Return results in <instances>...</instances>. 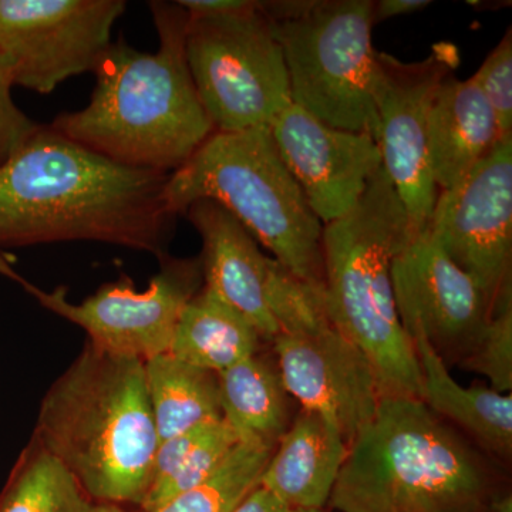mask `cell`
<instances>
[{
	"label": "cell",
	"mask_w": 512,
	"mask_h": 512,
	"mask_svg": "<svg viewBox=\"0 0 512 512\" xmlns=\"http://www.w3.org/2000/svg\"><path fill=\"white\" fill-rule=\"evenodd\" d=\"M168 175L124 167L42 126L0 167V248L90 241L167 255Z\"/></svg>",
	"instance_id": "cell-1"
},
{
	"label": "cell",
	"mask_w": 512,
	"mask_h": 512,
	"mask_svg": "<svg viewBox=\"0 0 512 512\" xmlns=\"http://www.w3.org/2000/svg\"><path fill=\"white\" fill-rule=\"evenodd\" d=\"M148 8L158 35L156 52H140L123 37L111 42L94 67L89 104L50 126L124 167L171 174L215 130L188 69L187 10L165 0L148 2Z\"/></svg>",
	"instance_id": "cell-2"
},
{
	"label": "cell",
	"mask_w": 512,
	"mask_h": 512,
	"mask_svg": "<svg viewBox=\"0 0 512 512\" xmlns=\"http://www.w3.org/2000/svg\"><path fill=\"white\" fill-rule=\"evenodd\" d=\"M500 463L423 400L383 397L349 444L330 495L339 512H490Z\"/></svg>",
	"instance_id": "cell-3"
},
{
	"label": "cell",
	"mask_w": 512,
	"mask_h": 512,
	"mask_svg": "<svg viewBox=\"0 0 512 512\" xmlns=\"http://www.w3.org/2000/svg\"><path fill=\"white\" fill-rule=\"evenodd\" d=\"M32 439L94 503L140 507L158 447L143 360L86 342L43 397Z\"/></svg>",
	"instance_id": "cell-4"
},
{
	"label": "cell",
	"mask_w": 512,
	"mask_h": 512,
	"mask_svg": "<svg viewBox=\"0 0 512 512\" xmlns=\"http://www.w3.org/2000/svg\"><path fill=\"white\" fill-rule=\"evenodd\" d=\"M414 237L384 168L355 208L323 225V293L332 325L365 353L383 397L423 400V377L394 302V258Z\"/></svg>",
	"instance_id": "cell-5"
},
{
	"label": "cell",
	"mask_w": 512,
	"mask_h": 512,
	"mask_svg": "<svg viewBox=\"0 0 512 512\" xmlns=\"http://www.w3.org/2000/svg\"><path fill=\"white\" fill-rule=\"evenodd\" d=\"M165 200L175 217L192 202H218L279 264L323 286V224L279 156L269 128L212 134L168 175Z\"/></svg>",
	"instance_id": "cell-6"
},
{
	"label": "cell",
	"mask_w": 512,
	"mask_h": 512,
	"mask_svg": "<svg viewBox=\"0 0 512 512\" xmlns=\"http://www.w3.org/2000/svg\"><path fill=\"white\" fill-rule=\"evenodd\" d=\"M262 3L281 43L292 103L330 127L376 140L382 66L372 0Z\"/></svg>",
	"instance_id": "cell-7"
},
{
	"label": "cell",
	"mask_w": 512,
	"mask_h": 512,
	"mask_svg": "<svg viewBox=\"0 0 512 512\" xmlns=\"http://www.w3.org/2000/svg\"><path fill=\"white\" fill-rule=\"evenodd\" d=\"M185 56L215 133L269 128L292 104L284 53L262 2L222 15L188 13Z\"/></svg>",
	"instance_id": "cell-8"
},
{
	"label": "cell",
	"mask_w": 512,
	"mask_h": 512,
	"mask_svg": "<svg viewBox=\"0 0 512 512\" xmlns=\"http://www.w3.org/2000/svg\"><path fill=\"white\" fill-rule=\"evenodd\" d=\"M0 275L18 282L47 311L82 328L87 342L110 355L146 360L167 353L188 302L204 286L201 258H160V271L137 291L127 276L73 303L63 286L45 291L23 278L0 256Z\"/></svg>",
	"instance_id": "cell-9"
},
{
	"label": "cell",
	"mask_w": 512,
	"mask_h": 512,
	"mask_svg": "<svg viewBox=\"0 0 512 512\" xmlns=\"http://www.w3.org/2000/svg\"><path fill=\"white\" fill-rule=\"evenodd\" d=\"M124 0H0V59L15 86L49 94L93 72Z\"/></svg>",
	"instance_id": "cell-10"
},
{
	"label": "cell",
	"mask_w": 512,
	"mask_h": 512,
	"mask_svg": "<svg viewBox=\"0 0 512 512\" xmlns=\"http://www.w3.org/2000/svg\"><path fill=\"white\" fill-rule=\"evenodd\" d=\"M458 60L457 49L450 43H439L429 57L413 63L380 52L376 143L414 235L429 225L440 194L430 167V114L441 83L454 73Z\"/></svg>",
	"instance_id": "cell-11"
},
{
	"label": "cell",
	"mask_w": 512,
	"mask_h": 512,
	"mask_svg": "<svg viewBox=\"0 0 512 512\" xmlns=\"http://www.w3.org/2000/svg\"><path fill=\"white\" fill-rule=\"evenodd\" d=\"M426 229L493 303L512 285V136L440 191Z\"/></svg>",
	"instance_id": "cell-12"
},
{
	"label": "cell",
	"mask_w": 512,
	"mask_h": 512,
	"mask_svg": "<svg viewBox=\"0 0 512 512\" xmlns=\"http://www.w3.org/2000/svg\"><path fill=\"white\" fill-rule=\"evenodd\" d=\"M392 282L397 315L410 340H426L447 366H460L471 356L494 303L427 229L394 258Z\"/></svg>",
	"instance_id": "cell-13"
},
{
	"label": "cell",
	"mask_w": 512,
	"mask_h": 512,
	"mask_svg": "<svg viewBox=\"0 0 512 512\" xmlns=\"http://www.w3.org/2000/svg\"><path fill=\"white\" fill-rule=\"evenodd\" d=\"M286 392L302 409L325 416L352 443L376 414L382 393L365 353L330 320L272 340Z\"/></svg>",
	"instance_id": "cell-14"
},
{
	"label": "cell",
	"mask_w": 512,
	"mask_h": 512,
	"mask_svg": "<svg viewBox=\"0 0 512 512\" xmlns=\"http://www.w3.org/2000/svg\"><path fill=\"white\" fill-rule=\"evenodd\" d=\"M269 131L323 225L352 211L383 168L375 138L330 127L293 103L278 114Z\"/></svg>",
	"instance_id": "cell-15"
},
{
	"label": "cell",
	"mask_w": 512,
	"mask_h": 512,
	"mask_svg": "<svg viewBox=\"0 0 512 512\" xmlns=\"http://www.w3.org/2000/svg\"><path fill=\"white\" fill-rule=\"evenodd\" d=\"M184 215L202 239L205 288L217 293L254 326L264 342L271 343L279 335L269 308L276 259L266 256L248 229L218 202H192Z\"/></svg>",
	"instance_id": "cell-16"
},
{
	"label": "cell",
	"mask_w": 512,
	"mask_h": 512,
	"mask_svg": "<svg viewBox=\"0 0 512 512\" xmlns=\"http://www.w3.org/2000/svg\"><path fill=\"white\" fill-rule=\"evenodd\" d=\"M348 450V441L332 421L302 409L276 444L259 485L292 510H323Z\"/></svg>",
	"instance_id": "cell-17"
},
{
	"label": "cell",
	"mask_w": 512,
	"mask_h": 512,
	"mask_svg": "<svg viewBox=\"0 0 512 512\" xmlns=\"http://www.w3.org/2000/svg\"><path fill=\"white\" fill-rule=\"evenodd\" d=\"M500 140L497 117L474 77L460 80L448 74L429 126L430 167L439 191L460 183Z\"/></svg>",
	"instance_id": "cell-18"
},
{
	"label": "cell",
	"mask_w": 512,
	"mask_h": 512,
	"mask_svg": "<svg viewBox=\"0 0 512 512\" xmlns=\"http://www.w3.org/2000/svg\"><path fill=\"white\" fill-rule=\"evenodd\" d=\"M423 377V402L500 464L512 457V396L491 387H464L423 338L412 340Z\"/></svg>",
	"instance_id": "cell-19"
},
{
	"label": "cell",
	"mask_w": 512,
	"mask_h": 512,
	"mask_svg": "<svg viewBox=\"0 0 512 512\" xmlns=\"http://www.w3.org/2000/svg\"><path fill=\"white\" fill-rule=\"evenodd\" d=\"M217 376L222 419L239 440L276 447L293 420L276 363L258 353Z\"/></svg>",
	"instance_id": "cell-20"
},
{
	"label": "cell",
	"mask_w": 512,
	"mask_h": 512,
	"mask_svg": "<svg viewBox=\"0 0 512 512\" xmlns=\"http://www.w3.org/2000/svg\"><path fill=\"white\" fill-rule=\"evenodd\" d=\"M262 343L264 339L241 313L202 286L181 313L168 353L218 375L258 355Z\"/></svg>",
	"instance_id": "cell-21"
},
{
	"label": "cell",
	"mask_w": 512,
	"mask_h": 512,
	"mask_svg": "<svg viewBox=\"0 0 512 512\" xmlns=\"http://www.w3.org/2000/svg\"><path fill=\"white\" fill-rule=\"evenodd\" d=\"M144 370L158 443L222 419L217 373L168 352L146 360Z\"/></svg>",
	"instance_id": "cell-22"
},
{
	"label": "cell",
	"mask_w": 512,
	"mask_h": 512,
	"mask_svg": "<svg viewBox=\"0 0 512 512\" xmlns=\"http://www.w3.org/2000/svg\"><path fill=\"white\" fill-rule=\"evenodd\" d=\"M94 507L69 470L33 439L0 491V512H93Z\"/></svg>",
	"instance_id": "cell-23"
},
{
	"label": "cell",
	"mask_w": 512,
	"mask_h": 512,
	"mask_svg": "<svg viewBox=\"0 0 512 512\" xmlns=\"http://www.w3.org/2000/svg\"><path fill=\"white\" fill-rule=\"evenodd\" d=\"M274 450L255 441L239 440L205 483L154 510L141 512H232L259 484Z\"/></svg>",
	"instance_id": "cell-24"
},
{
	"label": "cell",
	"mask_w": 512,
	"mask_h": 512,
	"mask_svg": "<svg viewBox=\"0 0 512 512\" xmlns=\"http://www.w3.org/2000/svg\"><path fill=\"white\" fill-rule=\"evenodd\" d=\"M239 443L238 434L224 419L208 423L183 463L175 470L173 477L157 490L150 491L140 504L141 511H151L177 495L187 493L208 480L227 460Z\"/></svg>",
	"instance_id": "cell-25"
},
{
	"label": "cell",
	"mask_w": 512,
	"mask_h": 512,
	"mask_svg": "<svg viewBox=\"0 0 512 512\" xmlns=\"http://www.w3.org/2000/svg\"><path fill=\"white\" fill-rule=\"evenodd\" d=\"M460 367L487 377L491 389L500 393H511L512 285L498 293L480 343Z\"/></svg>",
	"instance_id": "cell-26"
},
{
	"label": "cell",
	"mask_w": 512,
	"mask_h": 512,
	"mask_svg": "<svg viewBox=\"0 0 512 512\" xmlns=\"http://www.w3.org/2000/svg\"><path fill=\"white\" fill-rule=\"evenodd\" d=\"M497 117L501 138L512 136V30L508 29L493 52L474 74Z\"/></svg>",
	"instance_id": "cell-27"
},
{
	"label": "cell",
	"mask_w": 512,
	"mask_h": 512,
	"mask_svg": "<svg viewBox=\"0 0 512 512\" xmlns=\"http://www.w3.org/2000/svg\"><path fill=\"white\" fill-rule=\"evenodd\" d=\"M13 87L8 63L0 59V167L18 153L40 126L19 109L13 100Z\"/></svg>",
	"instance_id": "cell-28"
},
{
	"label": "cell",
	"mask_w": 512,
	"mask_h": 512,
	"mask_svg": "<svg viewBox=\"0 0 512 512\" xmlns=\"http://www.w3.org/2000/svg\"><path fill=\"white\" fill-rule=\"evenodd\" d=\"M232 512H298L282 503L276 495L266 490L262 485H256L254 490L249 491L234 508Z\"/></svg>",
	"instance_id": "cell-29"
},
{
	"label": "cell",
	"mask_w": 512,
	"mask_h": 512,
	"mask_svg": "<svg viewBox=\"0 0 512 512\" xmlns=\"http://www.w3.org/2000/svg\"><path fill=\"white\" fill-rule=\"evenodd\" d=\"M429 0H379L373 2V23L396 18V16L409 15L429 8Z\"/></svg>",
	"instance_id": "cell-30"
},
{
	"label": "cell",
	"mask_w": 512,
	"mask_h": 512,
	"mask_svg": "<svg viewBox=\"0 0 512 512\" xmlns=\"http://www.w3.org/2000/svg\"><path fill=\"white\" fill-rule=\"evenodd\" d=\"M490 512H512V495L507 490L500 491L495 495L491 503Z\"/></svg>",
	"instance_id": "cell-31"
},
{
	"label": "cell",
	"mask_w": 512,
	"mask_h": 512,
	"mask_svg": "<svg viewBox=\"0 0 512 512\" xmlns=\"http://www.w3.org/2000/svg\"><path fill=\"white\" fill-rule=\"evenodd\" d=\"M93 512H126L117 504H96Z\"/></svg>",
	"instance_id": "cell-32"
},
{
	"label": "cell",
	"mask_w": 512,
	"mask_h": 512,
	"mask_svg": "<svg viewBox=\"0 0 512 512\" xmlns=\"http://www.w3.org/2000/svg\"><path fill=\"white\" fill-rule=\"evenodd\" d=\"M298 512H326L323 510H312V511H298Z\"/></svg>",
	"instance_id": "cell-33"
}]
</instances>
